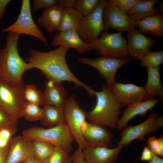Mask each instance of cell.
I'll use <instances>...</instances> for the list:
<instances>
[{
  "label": "cell",
  "instance_id": "cell-24",
  "mask_svg": "<svg viewBox=\"0 0 163 163\" xmlns=\"http://www.w3.org/2000/svg\"><path fill=\"white\" fill-rule=\"evenodd\" d=\"M147 79L143 86L144 90L150 97H159L163 99V88L160 81L159 68H147Z\"/></svg>",
  "mask_w": 163,
  "mask_h": 163
},
{
  "label": "cell",
  "instance_id": "cell-26",
  "mask_svg": "<svg viewBox=\"0 0 163 163\" xmlns=\"http://www.w3.org/2000/svg\"><path fill=\"white\" fill-rule=\"evenodd\" d=\"M83 16L73 7L63 8L60 24L57 30L61 32L76 29Z\"/></svg>",
  "mask_w": 163,
  "mask_h": 163
},
{
  "label": "cell",
  "instance_id": "cell-41",
  "mask_svg": "<svg viewBox=\"0 0 163 163\" xmlns=\"http://www.w3.org/2000/svg\"><path fill=\"white\" fill-rule=\"evenodd\" d=\"M76 0H58V4L63 8L74 7Z\"/></svg>",
  "mask_w": 163,
  "mask_h": 163
},
{
  "label": "cell",
  "instance_id": "cell-43",
  "mask_svg": "<svg viewBox=\"0 0 163 163\" xmlns=\"http://www.w3.org/2000/svg\"><path fill=\"white\" fill-rule=\"evenodd\" d=\"M148 163H163V159L159 156L154 155L152 159Z\"/></svg>",
  "mask_w": 163,
  "mask_h": 163
},
{
  "label": "cell",
  "instance_id": "cell-13",
  "mask_svg": "<svg viewBox=\"0 0 163 163\" xmlns=\"http://www.w3.org/2000/svg\"><path fill=\"white\" fill-rule=\"evenodd\" d=\"M82 130L83 136L88 146H111L114 135L106 127L86 121L83 125Z\"/></svg>",
  "mask_w": 163,
  "mask_h": 163
},
{
  "label": "cell",
  "instance_id": "cell-25",
  "mask_svg": "<svg viewBox=\"0 0 163 163\" xmlns=\"http://www.w3.org/2000/svg\"><path fill=\"white\" fill-rule=\"evenodd\" d=\"M44 105L42 117L40 120L44 126L48 128H51L65 122L63 107Z\"/></svg>",
  "mask_w": 163,
  "mask_h": 163
},
{
  "label": "cell",
  "instance_id": "cell-2",
  "mask_svg": "<svg viewBox=\"0 0 163 163\" xmlns=\"http://www.w3.org/2000/svg\"><path fill=\"white\" fill-rule=\"evenodd\" d=\"M96 102L93 109L87 113L89 123L112 129L117 128L121 110L124 106L117 100L106 84L99 91H94Z\"/></svg>",
  "mask_w": 163,
  "mask_h": 163
},
{
  "label": "cell",
  "instance_id": "cell-50",
  "mask_svg": "<svg viewBox=\"0 0 163 163\" xmlns=\"http://www.w3.org/2000/svg\"><path fill=\"white\" fill-rule=\"evenodd\" d=\"M19 163H24V161H22V162H20Z\"/></svg>",
  "mask_w": 163,
  "mask_h": 163
},
{
  "label": "cell",
  "instance_id": "cell-12",
  "mask_svg": "<svg viewBox=\"0 0 163 163\" xmlns=\"http://www.w3.org/2000/svg\"><path fill=\"white\" fill-rule=\"evenodd\" d=\"M158 115V113H152L141 123L130 125L123 129L120 134V140L116 142L117 145L123 147L129 145L136 139L145 140L147 135L156 132L160 128L156 121Z\"/></svg>",
  "mask_w": 163,
  "mask_h": 163
},
{
  "label": "cell",
  "instance_id": "cell-15",
  "mask_svg": "<svg viewBox=\"0 0 163 163\" xmlns=\"http://www.w3.org/2000/svg\"><path fill=\"white\" fill-rule=\"evenodd\" d=\"M127 47L129 55L134 59H141L157 44L154 39L144 35L134 28L127 32Z\"/></svg>",
  "mask_w": 163,
  "mask_h": 163
},
{
  "label": "cell",
  "instance_id": "cell-20",
  "mask_svg": "<svg viewBox=\"0 0 163 163\" xmlns=\"http://www.w3.org/2000/svg\"><path fill=\"white\" fill-rule=\"evenodd\" d=\"M43 93L44 104L56 107H62L67 99V93L61 84L47 79Z\"/></svg>",
  "mask_w": 163,
  "mask_h": 163
},
{
  "label": "cell",
  "instance_id": "cell-33",
  "mask_svg": "<svg viewBox=\"0 0 163 163\" xmlns=\"http://www.w3.org/2000/svg\"><path fill=\"white\" fill-rule=\"evenodd\" d=\"M71 156L70 153L55 147L52 153L43 163H64Z\"/></svg>",
  "mask_w": 163,
  "mask_h": 163
},
{
  "label": "cell",
  "instance_id": "cell-1",
  "mask_svg": "<svg viewBox=\"0 0 163 163\" xmlns=\"http://www.w3.org/2000/svg\"><path fill=\"white\" fill-rule=\"evenodd\" d=\"M69 50L59 46L50 51L42 52L30 48L28 52L30 56L25 61L30 65L32 69L40 70L48 79L60 84L64 81L72 82L76 88L82 87L90 96H94V90L80 80L69 68L66 59Z\"/></svg>",
  "mask_w": 163,
  "mask_h": 163
},
{
  "label": "cell",
  "instance_id": "cell-38",
  "mask_svg": "<svg viewBox=\"0 0 163 163\" xmlns=\"http://www.w3.org/2000/svg\"><path fill=\"white\" fill-rule=\"evenodd\" d=\"M154 155L148 146H145L143 147L140 159L143 161L149 162L152 159Z\"/></svg>",
  "mask_w": 163,
  "mask_h": 163
},
{
  "label": "cell",
  "instance_id": "cell-34",
  "mask_svg": "<svg viewBox=\"0 0 163 163\" xmlns=\"http://www.w3.org/2000/svg\"><path fill=\"white\" fill-rule=\"evenodd\" d=\"M126 14L140 0H109Z\"/></svg>",
  "mask_w": 163,
  "mask_h": 163
},
{
  "label": "cell",
  "instance_id": "cell-18",
  "mask_svg": "<svg viewBox=\"0 0 163 163\" xmlns=\"http://www.w3.org/2000/svg\"><path fill=\"white\" fill-rule=\"evenodd\" d=\"M160 101L159 98L150 97L146 100L136 102L128 106L119 119L117 128L121 130L126 127L129 121L136 116H145L149 110H151Z\"/></svg>",
  "mask_w": 163,
  "mask_h": 163
},
{
  "label": "cell",
  "instance_id": "cell-49",
  "mask_svg": "<svg viewBox=\"0 0 163 163\" xmlns=\"http://www.w3.org/2000/svg\"><path fill=\"white\" fill-rule=\"evenodd\" d=\"M64 163H72L71 160V156Z\"/></svg>",
  "mask_w": 163,
  "mask_h": 163
},
{
  "label": "cell",
  "instance_id": "cell-14",
  "mask_svg": "<svg viewBox=\"0 0 163 163\" xmlns=\"http://www.w3.org/2000/svg\"><path fill=\"white\" fill-rule=\"evenodd\" d=\"M110 89L118 101L123 106L145 101L150 97L142 86L132 83L116 82Z\"/></svg>",
  "mask_w": 163,
  "mask_h": 163
},
{
  "label": "cell",
  "instance_id": "cell-39",
  "mask_svg": "<svg viewBox=\"0 0 163 163\" xmlns=\"http://www.w3.org/2000/svg\"><path fill=\"white\" fill-rule=\"evenodd\" d=\"M10 147V142L5 147L0 148V163H5Z\"/></svg>",
  "mask_w": 163,
  "mask_h": 163
},
{
  "label": "cell",
  "instance_id": "cell-10",
  "mask_svg": "<svg viewBox=\"0 0 163 163\" xmlns=\"http://www.w3.org/2000/svg\"><path fill=\"white\" fill-rule=\"evenodd\" d=\"M106 1L101 0L93 12L83 16L76 29L82 40L87 44L97 38L104 30L103 13Z\"/></svg>",
  "mask_w": 163,
  "mask_h": 163
},
{
  "label": "cell",
  "instance_id": "cell-4",
  "mask_svg": "<svg viewBox=\"0 0 163 163\" xmlns=\"http://www.w3.org/2000/svg\"><path fill=\"white\" fill-rule=\"evenodd\" d=\"M22 135L31 141L47 142L69 153L72 150V143L74 140L65 122L47 128L32 127L23 131Z\"/></svg>",
  "mask_w": 163,
  "mask_h": 163
},
{
  "label": "cell",
  "instance_id": "cell-44",
  "mask_svg": "<svg viewBox=\"0 0 163 163\" xmlns=\"http://www.w3.org/2000/svg\"><path fill=\"white\" fill-rule=\"evenodd\" d=\"M24 163H43L35 156L30 158L24 161Z\"/></svg>",
  "mask_w": 163,
  "mask_h": 163
},
{
  "label": "cell",
  "instance_id": "cell-29",
  "mask_svg": "<svg viewBox=\"0 0 163 163\" xmlns=\"http://www.w3.org/2000/svg\"><path fill=\"white\" fill-rule=\"evenodd\" d=\"M141 66L144 67H159L163 63V50L153 52L149 51L140 60Z\"/></svg>",
  "mask_w": 163,
  "mask_h": 163
},
{
  "label": "cell",
  "instance_id": "cell-48",
  "mask_svg": "<svg viewBox=\"0 0 163 163\" xmlns=\"http://www.w3.org/2000/svg\"><path fill=\"white\" fill-rule=\"evenodd\" d=\"M160 12H161L163 14V2H161L159 4V8H158Z\"/></svg>",
  "mask_w": 163,
  "mask_h": 163
},
{
  "label": "cell",
  "instance_id": "cell-11",
  "mask_svg": "<svg viewBox=\"0 0 163 163\" xmlns=\"http://www.w3.org/2000/svg\"><path fill=\"white\" fill-rule=\"evenodd\" d=\"M104 31L110 29L128 32L135 28L136 22L109 0H106L103 13Z\"/></svg>",
  "mask_w": 163,
  "mask_h": 163
},
{
  "label": "cell",
  "instance_id": "cell-9",
  "mask_svg": "<svg viewBox=\"0 0 163 163\" xmlns=\"http://www.w3.org/2000/svg\"><path fill=\"white\" fill-rule=\"evenodd\" d=\"M19 16L15 21L7 28L3 29L4 32L25 34L37 38L48 46V42L43 32L36 25L31 13L29 0H23Z\"/></svg>",
  "mask_w": 163,
  "mask_h": 163
},
{
  "label": "cell",
  "instance_id": "cell-37",
  "mask_svg": "<svg viewBox=\"0 0 163 163\" xmlns=\"http://www.w3.org/2000/svg\"><path fill=\"white\" fill-rule=\"evenodd\" d=\"M72 163H88L82 155V150L78 148L71 156Z\"/></svg>",
  "mask_w": 163,
  "mask_h": 163
},
{
  "label": "cell",
  "instance_id": "cell-3",
  "mask_svg": "<svg viewBox=\"0 0 163 163\" xmlns=\"http://www.w3.org/2000/svg\"><path fill=\"white\" fill-rule=\"evenodd\" d=\"M20 34L8 33L6 43L0 49V76L11 81L22 84V77L30 65L21 58L18 50Z\"/></svg>",
  "mask_w": 163,
  "mask_h": 163
},
{
  "label": "cell",
  "instance_id": "cell-42",
  "mask_svg": "<svg viewBox=\"0 0 163 163\" xmlns=\"http://www.w3.org/2000/svg\"><path fill=\"white\" fill-rule=\"evenodd\" d=\"M11 1L10 0H0V21L3 18L8 4Z\"/></svg>",
  "mask_w": 163,
  "mask_h": 163
},
{
  "label": "cell",
  "instance_id": "cell-5",
  "mask_svg": "<svg viewBox=\"0 0 163 163\" xmlns=\"http://www.w3.org/2000/svg\"><path fill=\"white\" fill-rule=\"evenodd\" d=\"M22 84L12 82L0 76V107L16 119L23 117L26 102Z\"/></svg>",
  "mask_w": 163,
  "mask_h": 163
},
{
  "label": "cell",
  "instance_id": "cell-32",
  "mask_svg": "<svg viewBox=\"0 0 163 163\" xmlns=\"http://www.w3.org/2000/svg\"><path fill=\"white\" fill-rule=\"evenodd\" d=\"M18 120L0 107V130L4 129H10L16 133Z\"/></svg>",
  "mask_w": 163,
  "mask_h": 163
},
{
  "label": "cell",
  "instance_id": "cell-22",
  "mask_svg": "<svg viewBox=\"0 0 163 163\" xmlns=\"http://www.w3.org/2000/svg\"><path fill=\"white\" fill-rule=\"evenodd\" d=\"M136 27L141 33L155 36H163V15L159 13L136 22Z\"/></svg>",
  "mask_w": 163,
  "mask_h": 163
},
{
  "label": "cell",
  "instance_id": "cell-28",
  "mask_svg": "<svg viewBox=\"0 0 163 163\" xmlns=\"http://www.w3.org/2000/svg\"><path fill=\"white\" fill-rule=\"evenodd\" d=\"M35 156L43 163L53 152L55 146L46 142L34 140L32 141Z\"/></svg>",
  "mask_w": 163,
  "mask_h": 163
},
{
  "label": "cell",
  "instance_id": "cell-17",
  "mask_svg": "<svg viewBox=\"0 0 163 163\" xmlns=\"http://www.w3.org/2000/svg\"><path fill=\"white\" fill-rule=\"evenodd\" d=\"M123 147L120 145L112 148L88 146L82 150V153L88 163H114Z\"/></svg>",
  "mask_w": 163,
  "mask_h": 163
},
{
  "label": "cell",
  "instance_id": "cell-23",
  "mask_svg": "<svg viewBox=\"0 0 163 163\" xmlns=\"http://www.w3.org/2000/svg\"><path fill=\"white\" fill-rule=\"evenodd\" d=\"M158 0H140L126 14L135 22L147 17L160 12L158 8L155 5L158 2Z\"/></svg>",
  "mask_w": 163,
  "mask_h": 163
},
{
  "label": "cell",
  "instance_id": "cell-7",
  "mask_svg": "<svg viewBox=\"0 0 163 163\" xmlns=\"http://www.w3.org/2000/svg\"><path fill=\"white\" fill-rule=\"evenodd\" d=\"M65 113V123L82 150L88 146L82 134L83 124L87 120V113L82 109L75 97L72 94L67 99L63 106Z\"/></svg>",
  "mask_w": 163,
  "mask_h": 163
},
{
  "label": "cell",
  "instance_id": "cell-16",
  "mask_svg": "<svg viewBox=\"0 0 163 163\" xmlns=\"http://www.w3.org/2000/svg\"><path fill=\"white\" fill-rule=\"evenodd\" d=\"M35 156L32 141L22 135L11 139L5 163H19Z\"/></svg>",
  "mask_w": 163,
  "mask_h": 163
},
{
  "label": "cell",
  "instance_id": "cell-47",
  "mask_svg": "<svg viewBox=\"0 0 163 163\" xmlns=\"http://www.w3.org/2000/svg\"><path fill=\"white\" fill-rule=\"evenodd\" d=\"M156 121L160 127H163V118L162 116L157 117L156 119Z\"/></svg>",
  "mask_w": 163,
  "mask_h": 163
},
{
  "label": "cell",
  "instance_id": "cell-36",
  "mask_svg": "<svg viewBox=\"0 0 163 163\" xmlns=\"http://www.w3.org/2000/svg\"><path fill=\"white\" fill-rule=\"evenodd\" d=\"M147 143L153 154L161 156L159 142L158 138L155 136L149 137L148 139Z\"/></svg>",
  "mask_w": 163,
  "mask_h": 163
},
{
  "label": "cell",
  "instance_id": "cell-6",
  "mask_svg": "<svg viewBox=\"0 0 163 163\" xmlns=\"http://www.w3.org/2000/svg\"><path fill=\"white\" fill-rule=\"evenodd\" d=\"M88 51L94 50L101 56L123 58L129 55L127 40L121 33H110L104 31L100 37L88 44Z\"/></svg>",
  "mask_w": 163,
  "mask_h": 163
},
{
  "label": "cell",
  "instance_id": "cell-31",
  "mask_svg": "<svg viewBox=\"0 0 163 163\" xmlns=\"http://www.w3.org/2000/svg\"><path fill=\"white\" fill-rule=\"evenodd\" d=\"M101 1V0H76L73 7L84 16L93 12Z\"/></svg>",
  "mask_w": 163,
  "mask_h": 163
},
{
  "label": "cell",
  "instance_id": "cell-8",
  "mask_svg": "<svg viewBox=\"0 0 163 163\" xmlns=\"http://www.w3.org/2000/svg\"><path fill=\"white\" fill-rule=\"evenodd\" d=\"M79 62L92 66L98 72L104 79L106 84L110 88L116 82L115 76L118 70L131 60L128 57L118 58L109 56H101L95 58L81 57Z\"/></svg>",
  "mask_w": 163,
  "mask_h": 163
},
{
  "label": "cell",
  "instance_id": "cell-19",
  "mask_svg": "<svg viewBox=\"0 0 163 163\" xmlns=\"http://www.w3.org/2000/svg\"><path fill=\"white\" fill-rule=\"evenodd\" d=\"M51 45L69 49L74 48L80 54L88 52V44L81 38L75 29L59 32L53 37Z\"/></svg>",
  "mask_w": 163,
  "mask_h": 163
},
{
  "label": "cell",
  "instance_id": "cell-45",
  "mask_svg": "<svg viewBox=\"0 0 163 163\" xmlns=\"http://www.w3.org/2000/svg\"><path fill=\"white\" fill-rule=\"evenodd\" d=\"M10 140L0 138V148H3L6 146L9 143Z\"/></svg>",
  "mask_w": 163,
  "mask_h": 163
},
{
  "label": "cell",
  "instance_id": "cell-21",
  "mask_svg": "<svg viewBox=\"0 0 163 163\" xmlns=\"http://www.w3.org/2000/svg\"><path fill=\"white\" fill-rule=\"evenodd\" d=\"M63 10L58 4L51 6L44 11L37 21L49 33L53 34L58 29Z\"/></svg>",
  "mask_w": 163,
  "mask_h": 163
},
{
  "label": "cell",
  "instance_id": "cell-40",
  "mask_svg": "<svg viewBox=\"0 0 163 163\" xmlns=\"http://www.w3.org/2000/svg\"><path fill=\"white\" fill-rule=\"evenodd\" d=\"M15 132L8 129H4L0 130V138L10 140L11 136Z\"/></svg>",
  "mask_w": 163,
  "mask_h": 163
},
{
  "label": "cell",
  "instance_id": "cell-35",
  "mask_svg": "<svg viewBox=\"0 0 163 163\" xmlns=\"http://www.w3.org/2000/svg\"><path fill=\"white\" fill-rule=\"evenodd\" d=\"M33 9L37 11L41 9L47 8L53 5L58 4V0H33Z\"/></svg>",
  "mask_w": 163,
  "mask_h": 163
},
{
  "label": "cell",
  "instance_id": "cell-46",
  "mask_svg": "<svg viewBox=\"0 0 163 163\" xmlns=\"http://www.w3.org/2000/svg\"><path fill=\"white\" fill-rule=\"evenodd\" d=\"M160 147L161 156L163 157V135H162L158 138Z\"/></svg>",
  "mask_w": 163,
  "mask_h": 163
},
{
  "label": "cell",
  "instance_id": "cell-30",
  "mask_svg": "<svg viewBox=\"0 0 163 163\" xmlns=\"http://www.w3.org/2000/svg\"><path fill=\"white\" fill-rule=\"evenodd\" d=\"M43 110V108L39 106L26 102L23 109V117L30 121L40 120Z\"/></svg>",
  "mask_w": 163,
  "mask_h": 163
},
{
  "label": "cell",
  "instance_id": "cell-27",
  "mask_svg": "<svg viewBox=\"0 0 163 163\" xmlns=\"http://www.w3.org/2000/svg\"><path fill=\"white\" fill-rule=\"evenodd\" d=\"M23 95L26 102L39 106L44 105L43 93L34 85H27L23 88Z\"/></svg>",
  "mask_w": 163,
  "mask_h": 163
}]
</instances>
